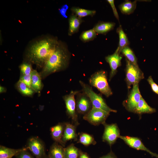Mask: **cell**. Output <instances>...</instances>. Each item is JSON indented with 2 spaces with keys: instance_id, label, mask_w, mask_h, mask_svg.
Masks as SVG:
<instances>
[{
  "instance_id": "33",
  "label": "cell",
  "mask_w": 158,
  "mask_h": 158,
  "mask_svg": "<svg viewBox=\"0 0 158 158\" xmlns=\"http://www.w3.org/2000/svg\"><path fill=\"white\" fill-rule=\"evenodd\" d=\"M16 158H34L28 152L27 150L23 151L16 156Z\"/></svg>"
},
{
  "instance_id": "25",
  "label": "cell",
  "mask_w": 158,
  "mask_h": 158,
  "mask_svg": "<svg viewBox=\"0 0 158 158\" xmlns=\"http://www.w3.org/2000/svg\"><path fill=\"white\" fill-rule=\"evenodd\" d=\"M80 150L73 144H71L66 148H64V158H78Z\"/></svg>"
},
{
  "instance_id": "23",
  "label": "cell",
  "mask_w": 158,
  "mask_h": 158,
  "mask_svg": "<svg viewBox=\"0 0 158 158\" xmlns=\"http://www.w3.org/2000/svg\"><path fill=\"white\" fill-rule=\"evenodd\" d=\"M79 137L77 143H80L85 146H88L90 145H95L96 142L93 137L88 134L83 132L79 133Z\"/></svg>"
},
{
  "instance_id": "4",
  "label": "cell",
  "mask_w": 158,
  "mask_h": 158,
  "mask_svg": "<svg viewBox=\"0 0 158 158\" xmlns=\"http://www.w3.org/2000/svg\"><path fill=\"white\" fill-rule=\"evenodd\" d=\"M89 81L91 85L106 97L112 95L113 93L108 84L105 71H100L95 72L91 76Z\"/></svg>"
},
{
  "instance_id": "31",
  "label": "cell",
  "mask_w": 158,
  "mask_h": 158,
  "mask_svg": "<svg viewBox=\"0 0 158 158\" xmlns=\"http://www.w3.org/2000/svg\"><path fill=\"white\" fill-rule=\"evenodd\" d=\"M31 74L28 75H22L20 77L19 80L25 83L28 87L31 88L32 79Z\"/></svg>"
},
{
  "instance_id": "9",
  "label": "cell",
  "mask_w": 158,
  "mask_h": 158,
  "mask_svg": "<svg viewBox=\"0 0 158 158\" xmlns=\"http://www.w3.org/2000/svg\"><path fill=\"white\" fill-rule=\"evenodd\" d=\"M133 85L125 105L128 111L135 112L137 105L142 97L139 90L138 83Z\"/></svg>"
},
{
  "instance_id": "20",
  "label": "cell",
  "mask_w": 158,
  "mask_h": 158,
  "mask_svg": "<svg viewBox=\"0 0 158 158\" xmlns=\"http://www.w3.org/2000/svg\"><path fill=\"white\" fill-rule=\"evenodd\" d=\"M156 111V109L149 106L142 97L137 105L135 112L141 114L143 113L152 114Z\"/></svg>"
},
{
  "instance_id": "22",
  "label": "cell",
  "mask_w": 158,
  "mask_h": 158,
  "mask_svg": "<svg viewBox=\"0 0 158 158\" xmlns=\"http://www.w3.org/2000/svg\"><path fill=\"white\" fill-rule=\"evenodd\" d=\"M136 1H132L126 0L119 5V9L122 13L126 15L130 14L136 9Z\"/></svg>"
},
{
  "instance_id": "27",
  "label": "cell",
  "mask_w": 158,
  "mask_h": 158,
  "mask_svg": "<svg viewBox=\"0 0 158 158\" xmlns=\"http://www.w3.org/2000/svg\"><path fill=\"white\" fill-rule=\"evenodd\" d=\"M71 10L75 15L80 18L89 16H93L96 12L95 10H89L75 7L71 8Z\"/></svg>"
},
{
  "instance_id": "21",
  "label": "cell",
  "mask_w": 158,
  "mask_h": 158,
  "mask_svg": "<svg viewBox=\"0 0 158 158\" xmlns=\"http://www.w3.org/2000/svg\"><path fill=\"white\" fill-rule=\"evenodd\" d=\"M32 83L31 88L35 92H39L42 87L40 74L35 70H33L31 73Z\"/></svg>"
},
{
  "instance_id": "7",
  "label": "cell",
  "mask_w": 158,
  "mask_h": 158,
  "mask_svg": "<svg viewBox=\"0 0 158 158\" xmlns=\"http://www.w3.org/2000/svg\"><path fill=\"white\" fill-rule=\"evenodd\" d=\"M79 91H72L70 93L63 97L65 104L67 113L73 120L74 125H78L79 123L78 121V116L76 112V101L75 96Z\"/></svg>"
},
{
  "instance_id": "29",
  "label": "cell",
  "mask_w": 158,
  "mask_h": 158,
  "mask_svg": "<svg viewBox=\"0 0 158 158\" xmlns=\"http://www.w3.org/2000/svg\"><path fill=\"white\" fill-rule=\"evenodd\" d=\"M17 86L20 92L24 95L29 96L32 95L34 93L32 88L20 80L17 83Z\"/></svg>"
},
{
  "instance_id": "16",
  "label": "cell",
  "mask_w": 158,
  "mask_h": 158,
  "mask_svg": "<svg viewBox=\"0 0 158 158\" xmlns=\"http://www.w3.org/2000/svg\"><path fill=\"white\" fill-rule=\"evenodd\" d=\"M26 150V148H25L14 149L0 145V158H12L21 152Z\"/></svg>"
},
{
  "instance_id": "35",
  "label": "cell",
  "mask_w": 158,
  "mask_h": 158,
  "mask_svg": "<svg viewBox=\"0 0 158 158\" xmlns=\"http://www.w3.org/2000/svg\"><path fill=\"white\" fill-rule=\"evenodd\" d=\"M68 8V6L67 4H64L59 8V12L62 16L64 18H66L68 16L66 15L67 11Z\"/></svg>"
},
{
  "instance_id": "11",
  "label": "cell",
  "mask_w": 158,
  "mask_h": 158,
  "mask_svg": "<svg viewBox=\"0 0 158 158\" xmlns=\"http://www.w3.org/2000/svg\"><path fill=\"white\" fill-rule=\"evenodd\" d=\"M119 138L122 139L130 147L137 150L145 151L152 157L158 158V154L153 153L147 148L140 139L137 137L120 135Z\"/></svg>"
},
{
  "instance_id": "36",
  "label": "cell",
  "mask_w": 158,
  "mask_h": 158,
  "mask_svg": "<svg viewBox=\"0 0 158 158\" xmlns=\"http://www.w3.org/2000/svg\"><path fill=\"white\" fill-rule=\"evenodd\" d=\"M99 158H117V157L112 151H111L107 154Z\"/></svg>"
},
{
  "instance_id": "30",
  "label": "cell",
  "mask_w": 158,
  "mask_h": 158,
  "mask_svg": "<svg viewBox=\"0 0 158 158\" xmlns=\"http://www.w3.org/2000/svg\"><path fill=\"white\" fill-rule=\"evenodd\" d=\"M20 68L23 75H30L33 71L31 63L28 62L23 63L20 66Z\"/></svg>"
},
{
  "instance_id": "18",
  "label": "cell",
  "mask_w": 158,
  "mask_h": 158,
  "mask_svg": "<svg viewBox=\"0 0 158 158\" xmlns=\"http://www.w3.org/2000/svg\"><path fill=\"white\" fill-rule=\"evenodd\" d=\"M115 23L111 22H101L96 25L93 29L97 34H105L114 28Z\"/></svg>"
},
{
  "instance_id": "12",
  "label": "cell",
  "mask_w": 158,
  "mask_h": 158,
  "mask_svg": "<svg viewBox=\"0 0 158 158\" xmlns=\"http://www.w3.org/2000/svg\"><path fill=\"white\" fill-rule=\"evenodd\" d=\"M79 93L76 101V109L80 114H84L87 113L92 108L91 102L84 93Z\"/></svg>"
},
{
  "instance_id": "24",
  "label": "cell",
  "mask_w": 158,
  "mask_h": 158,
  "mask_svg": "<svg viewBox=\"0 0 158 158\" xmlns=\"http://www.w3.org/2000/svg\"><path fill=\"white\" fill-rule=\"evenodd\" d=\"M119 38V45L117 48L120 53L122 50L125 47L128 46L129 42L127 37L121 26L117 29Z\"/></svg>"
},
{
  "instance_id": "17",
  "label": "cell",
  "mask_w": 158,
  "mask_h": 158,
  "mask_svg": "<svg viewBox=\"0 0 158 158\" xmlns=\"http://www.w3.org/2000/svg\"><path fill=\"white\" fill-rule=\"evenodd\" d=\"M83 21L81 18L75 15L71 16L69 20V28L68 34L71 36L77 32Z\"/></svg>"
},
{
  "instance_id": "5",
  "label": "cell",
  "mask_w": 158,
  "mask_h": 158,
  "mask_svg": "<svg viewBox=\"0 0 158 158\" xmlns=\"http://www.w3.org/2000/svg\"><path fill=\"white\" fill-rule=\"evenodd\" d=\"M144 78L143 72L138 66L132 63L126 59V80L128 88L132 85L138 83Z\"/></svg>"
},
{
  "instance_id": "2",
  "label": "cell",
  "mask_w": 158,
  "mask_h": 158,
  "mask_svg": "<svg viewBox=\"0 0 158 158\" xmlns=\"http://www.w3.org/2000/svg\"><path fill=\"white\" fill-rule=\"evenodd\" d=\"M70 54L64 43L59 41L46 61L40 74L43 78L66 68Z\"/></svg>"
},
{
  "instance_id": "1",
  "label": "cell",
  "mask_w": 158,
  "mask_h": 158,
  "mask_svg": "<svg viewBox=\"0 0 158 158\" xmlns=\"http://www.w3.org/2000/svg\"><path fill=\"white\" fill-rule=\"evenodd\" d=\"M59 42L55 37L48 36L35 41L27 49L26 57L27 61L38 68H42Z\"/></svg>"
},
{
  "instance_id": "13",
  "label": "cell",
  "mask_w": 158,
  "mask_h": 158,
  "mask_svg": "<svg viewBox=\"0 0 158 158\" xmlns=\"http://www.w3.org/2000/svg\"><path fill=\"white\" fill-rule=\"evenodd\" d=\"M117 48L113 54L109 55L105 58L106 61L109 63L111 69L109 80L116 74L118 68L121 66L122 58Z\"/></svg>"
},
{
  "instance_id": "34",
  "label": "cell",
  "mask_w": 158,
  "mask_h": 158,
  "mask_svg": "<svg viewBox=\"0 0 158 158\" xmlns=\"http://www.w3.org/2000/svg\"><path fill=\"white\" fill-rule=\"evenodd\" d=\"M107 1L110 5L113 10L114 16L119 21V17L118 12L114 4V1L113 0H108Z\"/></svg>"
},
{
  "instance_id": "32",
  "label": "cell",
  "mask_w": 158,
  "mask_h": 158,
  "mask_svg": "<svg viewBox=\"0 0 158 158\" xmlns=\"http://www.w3.org/2000/svg\"><path fill=\"white\" fill-rule=\"evenodd\" d=\"M147 81L150 85L152 91L158 95V85L154 82L151 76L149 77Z\"/></svg>"
},
{
  "instance_id": "38",
  "label": "cell",
  "mask_w": 158,
  "mask_h": 158,
  "mask_svg": "<svg viewBox=\"0 0 158 158\" xmlns=\"http://www.w3.org/2000/svg\"><path fill=\"white\" fill-rule=\"evenodd\" d=\"M6 91L5 88L4 87L0 86V92L1 93H2L5 92Z\"/></svg>"
},
{
  "instance_id": "8",
  "label": "cell",
  "mask_w": 158,
  "mask_h": 158,
  "mask_svg": "<svg viewBox=\"0 0 158 158\" xmlns=\"http://www.w3.org/2000/svg\"><path fill=\"white\" fill-rule=\"evenodd\" d=\"M103 124L104 130L102 137V141L107 142L111 146L119 137V130L116 123L108 124L105 123Z\"/></svg>"
},
{
  "instance_id": "15",
  "label": "cell",
  "mask_w": 158,
  "mask_h": 158,
  "mask_svg": "<svg viewBox=\"0 0 158 158\" xmlns=\"http://www.w3.org/2000/svg\"><path fill=\"white\" fill-rule=\"evenodd\" d=\"M65 127V123H59L51 127V134L53 139L56 142L62 144L61 139Z\"/></svg>"
},
{
  "instance_id": "39",
  "label": "cell",
  "mask_w": 158,
  "mask_h": 158,
  "mask_svg": "<svg viewBox=\"0 0 158 158\" xmlns=\"http://www.w3.org/2000/svg\"><path fill=\"white\" fill-rule=\"evenodd\" d=\"M44 158H50L48 156H45Z\"/></svg>"
},
{
  "instance_id": "14",
  "label": "cell",
  "mask_w": 158,
  "mask_h": 158,
  "mask_svg": "<svg viewBox=\"0 0 158 158\" xmlns=\"http://www.w3.org/2000/svg\"><path fill=\"white\" fill-rule=\"evenodd\" d=\"M76 126L69 123H65V127L61 139L62 144H64L70 140H78Z\"/></svg>"
},
{
  "instance_id": "6",
  "label": "cell",
  "mask_w": 158,
  "mask_h": 158,
  "mask_svg": "<svg viewBox=\"0 0 158 158\" xmlns=\"http://www.w3.org/2000/svg\"><path fill=\"white\" fill-rule=\"evenodd\" d=\"M110 113L103 110L92 107L83 117V119L94 126L104 124Z\"/></svg>"
},
{
  "instance_id": "37",
  "label": "cell",
  "mask_w": 158,
  "mask_h": 158,
  "mask_svg": "<svg viewBox=\"0 0 158 158\" xmlns=\"http://www.w3.org/2000/svg\"><path fill=\"white\" fill-rule=\"evenodd\" d=\"M79 158H90L88 154L86 152L80 150Z\"/></svg>"
},
{
  "instance_id": "19",
  "label": "cell",
  "mask_w": 158,
  "mask_h": 158,
  "mask_svg": "<svg viewBox=\"0 0 158 158\" xmlns=\"http://www.w3.org/2000/svg\"><path fill=\"white\" fill-rule=\"evenodd\" d=\"M64 148L56 142L51 146L48 156L50 158H64Z\"/></svg>"
},
{
  "instance_id": "28",
  "label": "cell",
  "mask_w": 158,
  "mask_h": 158,
  "mask_svg": "<svg viewBox=\"0 0 158 158\" xmlns=\"http://www.w3.org/2000/svg\"><path fill=\"white\" fill-rule=\"evenodd\" d=\"M97 33L93 29L83 32L80 36V39L84 42L92 40L96 37Z\"/></svg>"
},
{
  "instance_id": "3",
  "label": "cell",
  "mask_w": 158,
  "mask_h": 158,
  "mask_svg": "<svg viewBox=\"0 0 158 158\" xmlns=\"http://www.w3.org/2000/svg\"><path fill=\"white\" fill-rule=\"evenodd\" d=\"M80 83L82 87L83 92L90 99L92 107L100 109L109 112L116 113L117 111L110 108L100 95L95 92L91 87L82 81Z\"/></svg>"
},
{
  "instance_id": "10",
  "label": "cell",
  "mask_w": 158,
  "mask_h": 158,
  "mask_svg": "<svg viewBox=\"0 0 158 158\" xmlns=\"http://www.w3.org/2000/svg\"><path fill=\"white\" fill-rule=\"evenodd\" d=\"M28 148L36 158H44L46 156L44 145L37 137H33L29 139Z\"/></svg>"
},
{
  "instance_id": "26",
  "label": "cell",
  "mask_w": 158,
  "mask_h": 158,
  "mask_svg": "<svg viewBox=\"0 0 158 158\" xmlns=\"http://www.w3.org/2000/svg\"><path fill=\"white\" fill-rule=\"evenodd\" d=\"M121 52L129 61L135 65L138 66L137 58L133 51L128 46L124 47L122 50Z\"/></svg>"
}]
</instances>
